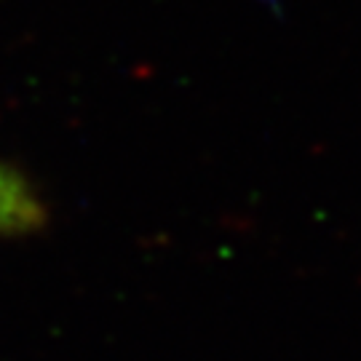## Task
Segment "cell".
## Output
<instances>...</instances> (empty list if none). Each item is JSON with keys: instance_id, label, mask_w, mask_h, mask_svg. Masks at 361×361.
<instances>
[{"instance_id": "cell-1", "label": "cell", "mask_w": 361, "mask_h": 361, "mask_svg": "<svg viewBox=\"0 0 361 361\" xmlns=\"http://www.w3.org/2000/svg\"><path fill=\"white\" fill-rule=\"evenodd\" d=\"M43 222V207L16 171L0 164V233H25Z\"/></svg>"}]
</instances>
